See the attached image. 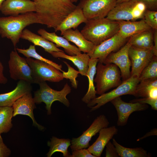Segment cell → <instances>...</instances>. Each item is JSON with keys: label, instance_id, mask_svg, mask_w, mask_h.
<instances>
[{"label": "cell", "instance_id": "obj_1", "mask_svg": "<svg viewBox=\"0 0 157 157\" xmlns=\"http://www.w3.org/2000/svg\"><path fill=\"white\" fill-rule=\"evenodd\" d=\"M40 24L54 29L76 8L69 0H34Z\"/></svg>", "mask_w": 157, "mask_h": 157}, {"label": "cell", "instance_id": "obj_2", "mask_svg": "<svg viewBox=\"0 0 157 157\" xmlns=\"http://www.w3.org/2000/svg\"><path fill=\"white\" fill-rule=\"evenodd\" d=\"M40 22L36 13L29 12L17 15L0 17V35L11 40L15 49L22 32L27 26Z\"/></svg>", "mask_w": 157, "mask_h": 157}, {"label": "cell", "instance_id": "obj_3", "mask_svg": "<svg viewBox=\"0 0 157 157\" xmlns=\"http://www.w3.org/2000/svg\"><path fill=\"white\" fill-rule=\"evenodd\" d=\"M85 24L81 32L95 46L112 37L119 31L118 22L107 17L88 20Z\"/></svg>", "mask_w": 157, "mask_h": 157}, {"label": "cell", "instance_id": "obj_4", "mask_svg": "<svg viewBox=\"0 0 157 157\" xmlns=\"http://www.w3.org/2000/svg\"><path fill=\"white\" fill-rule=\"evenodd\" d=\"M96 75L94 81L96 83V94L101 95L122 83L121 72L118 67L113 63L104 64L98 62Z\"/></svg>", "mask_w": 157, "mask_h": 157}, {"label": "cell", "instance_id": "obj_5", "mask_svg": "<svg viewBox=\"0 0 157 157\" xmlns=\"http://www.w3.org/2000/svg\"><path fill=\"white\" fill-rule=\"evenodd\" d=\"M39 89L35 91L33 97L35 103L39 104L44 102L46 105L47 114H51V106L55 101H58L67 107H69L70 104L66 96L71 91L70 87L66 83L60 91L54 90L51 88L46 83H39Z\"/></svg>", "mask_w": 157, "mask_h": 157}, {"label": "cell", "instance_id": "obj_6", "mask_svg": "<svg viewBox=\"0 0 157 157\" xmlns=\"http://www.w3.org/2000/svg\"><path fill=\"white\" fill-rule=\"evenodd\" d=\"M140 81L138 77L131 76L129 78L123 81L115 89L91 100L87 104V106L91 108L90 111L92 112L99 109L113 99L122 95L129 94L136 96V88Z\"/></svg>", "mask_w": 157, "mask_h": 157}, {"label": "cell", "instance_id": "obj_7", "mask_svg": "<svg viewBox=\"0 0 157 157\" xmlns=\"http://www.w3.org/2000/svg\"><path fill=\"white\" fill-rule=\"evenodd\" d=\"M146 10L142 3L137 0H131L117 4L106 17L115 21H135L143 19Z\"/></svg>", "mask_w": 157, "mask_h": 157}, {"label": "cell", "instance_id": "obj_8", "mask_svg": "<svg viewBox=\"0 0 157 157\" xmlns=\"http://www.w3.org/2000/svg\"><path fill=\"white\" fill-rule=\"evenodd\" d=\"M26 59L32 69L35 83L46 81L58 82L64 78L59 70L49 64L31 58Z\"/></svg>", "mask_w": 157, "mask_h": 157}, {"label": "cell", "instance_id": "obj_9", "mask_svg": "<svg viewBox=\"0 0 157 157\" xmlns=\"http://www.w3.org/2000/svg\"><path fill=\"white\" fill-rule=\"evenodd\" d=\"M8 65L10 76L12 79L35 83L32 69L26 58L20 56L16 49L10 53Z\"/></svg>", "mask_w": 157, "mask_h": 157}, {"label": "cell", "instance_id": "obj_10", "mask_svg": "<svg viewBox=\"0 0 157 157\" xmlns=\"http://www.w3.org/2000/svg\"><path fill=\"white\" fill-rule=\"evenodd\" d=\"M117 0H81L77 5L88 20L106 17L117 4Z\"/></svg>", "mask_w": 157, "mask_h": 157}, {"label": "cell", "instance_id": "obj_11", "mask_svg": "<svg viewBox=\"0 0 157 157\" xmlns=\"http://www.w3.org/2000/svg\"><path fill=\"white\" fill-rule=\"evenodd\" d=\"M109 124V122L105 115H101L97 117L80 136L72 138L70 146L72 151L88 147L92 137L102 129L107 127Z\"/></svg>", "mask_w": 157, "mask_h": 157}, {"label": "cell", "instance_id": "obj_12", "mask_svg": "<svg viewBox=\"0 0 157 157\" xmlns=\"http://www.w3.org/2000/svg\"><path fill=\"white\" fill-rule=\"evenodd\" d=\"M127 39L122 37L118 32L110 38L95 46L92 52L88 54L90 58H97L98 62L102 63L109 54L123 47Z\"/></svg>", "mask_w": 157, "mask_h": 157}, {"label": "cell", "instance_id": "obj_13", "mask_svg": "<svg viewBox=\"0 0 157 157\" xmlns=\"http://www.w3.org/2000/svg\"><path fill=\"white\" fill-rule=\"evenodd\" d=\"M131 46L128 41L116 52L109 54L102 62L104 64L113 63L116 65L119 69L123 81L131 77V63L129 55Z\"/></svg>", "mask_w": 157, "mask_h": 157}, {"label": "cell", "instance_id": "obj_14", "mask_svg": "<svg viewBox=\"0 0 157 157\" xmlns=\"http://www.w3.org/2000/svg\"><path fill=\"white\" fill-rule=\"evenodd\" d=\"M110 102L115 108L117 113L118 126L126 125L131 114L136 111L145 110L149 107L147 104L138 102L127 103L122 100L120 97L116 98Z\"/></svg>", "mask_w": 157, "mask_h": 157}, {"label": "cell", "instance_id": "obj_15", "mask_svg": "<svg viewBox=\"0 0 157 157\" xmlns=\"http://www.w3.org/2000/svg\"><path fill=\"white\" fill-rule=\"evenodd\" d=\"M35 103L33 97L31 92L27 93L19 98L13 104V117L18 115H27L32 119L33 125L40 131L44 127L38 124L34 118L33 110L36 108Z\"/></svg>", "mask_w": 157, "mask_h": 157}, {"label": "cell", "instance_id": "obj_16", "mask_svg": "<svg viewBox=\"0 0 157 157\" xmlns=\"http://www.w3.org/2000/svg\"><path fill=\"white\" fill-rule=\"evenodd\" d=\"M0 10L5 15H17L20 14L35 12L34 2L30 0H5Z\"/></svg>", "mask_w": 157, "mask_h": 157}, {"label": "cell", "instance_id": "obj_17", "mask_svg": "<svg viewBox=\"0 0 157 157\" xmlns=\"http://www.w3.org/2000/svg\"><path fill=\"white\" fill-rule=\"evenodd\" d=\"M31 84L19 80L15 88L10 92L0 94V107H12L14 103L24 94L31 92Z\"/></svg>", "mask_w": 157, "mask_h": 157}, {"label": "cell", "instance_id": "obj_18", "mask_svg": "<svg viewBox=\"0 0 157 157\" xmlns=\"http://www.w3.org/2000/svg\"><path fill=\"white\" fill-rule=\"evenodd\" d=\"M118 129L115 126L101 129L99 137L88 148L89 151L96 157L101 156L107 143L117 134Z\"/></svg>", "mask_w": 157, "mask_h": 157}, {"label": "cell", "instance_id": "obj_19", "mask_svg": "<svg viewBox=\"0 0 157 157\" xmlns=\"http://www.w3.org/2000/svg\"><path fill=\"white\" fill-rule=\"evenodd\" d=\"M119 25V32L123 38L127 39L139 33L151 29L144 19L138 21H117Z\"/></svg>", "mask_w": 157, "mask_h": 157}, {"label": "cell", "instance_id": "obj_20", "mask_svg": "<svg viewBox=\"0 0 157 157\" xmlns=\"http://www.w3.org/2000/svg\"><path fill=\"white\" fill-rule=\"evenodd\" d=\"M38 33L48 41L55 44L57 47H62L68 55L74 56L81 53V51L76 46L71 44L63 37L57 35L55 32L49 33L44 29L40 28Z\"/></svg>", "mask_w": 157, "mask_h": 157}, {"label": "cell", "instance_id": "obj_21", "mask_svg": "<svg viewBox=\"0 0 157 157\" xmlns=\"http://www.w3.org/2000/svg\"><path fill=\"white\" fill-rule=\"evenodd\" d=\"M87 20L82 9L77 6L75 9L54 29V31H60L61 34L67 30L77 28L80 24L83 23H85Z\"/></svg>", "mask_w": 157, "mask_h": 157}, {"label": "cell", "instance_id": "obj_22", "mask_svg": "<svg viewBox=\"0 0 157 157\" xmlns=\"http://www.w3.org/2000/svg\"><path fill=\"white\" fill-rule=\"evenodd\" d=\"M68 41L75 44L81 51L89 54L93 49L94 45L87 40L79 30H67L61 34Z\"/></svg>", "mask_w": 157, "mask_h": 157}, {"label": "cell", "instance_id": "obj_23", "mask_svg": "<svg viewBox=\"0 0 157 157\" xmlns=\"http://www.w3.org/2000/svg\"><path fill=\"white\" fill-rule=\"evenodd\" d=\"M50 53L54 58H63L71 61L78 68L79 74L82 76H86L90 58L87 53H81L70 56L66 54L64 51H53Z\"/></svg>", "mask_w": 157, "mask_h": 157}, {"label": "cell", "instance_id": "obj_24", "mask_svg": "<svg viewBox=\"0 0 157 157\" xmlns=\"http://www.w3.org/2000/svg\"><path fill=\"white\" fill-rule=\"evenodd\" d=\"M21 38L32 43L35 46L41 47L46 51L49 53L53 51H63L58 48L54 43L27 29L23 30Z\"/></svg>", "mask_w": 157, "mask_h": 157}, {"label": "cell", "instance_id": "obj_25", "mask_svg": "<svg viewBox=\"0 0 157 157\" xmlns=\"http://www.w3.org/2000/svg\"><path fill=\"white\" fill-rule=\"evenodd\" d=\"M152 29L139 33L130 37L128 41L131 46L147 49H152L153 31Z\"/></svg>", "mask_w": 157, "mask_h": 157}, {"label": "cell", "instance_id": "obj_26", "mask_svg": "<svg viewBox=\"0 0 157 157\" xmlns=\"http://www.w3.org/2000/svg\"><path fill=\"white\" fill-rule=\"evenodd\" d=\"M98 61L97 58H90L89 62L88 69L86 76L88 79V88L86 94L82 99V101L87 104L96 97V91L94 82L96 73V66Z\"/></svg>", "mask_w": 157, "mask_h": 157}, {"label": "cell", "instance_id": "obj_27", "mask_svg": "<svg viewBox=\"0 0 157 157\" xmlns=\"http://www.w3.org/2000/svg\"><path fill=\"white\" fill-rule=\"evenodd\" d=\"M47 145L50 148L47 154L48 157H51L55 153L60 152L65 157H69L70 155L68 150V147L71 144V140L69 139H59L53 136L50 141L47 142Z\"/></svg>", "mask_w": 157, "mask_h": 157}, {"label": "cell", "instance_id": "obj_28", "mask_svg": "<svg viewBox=\"0 0 157 157\" xmlns=\"http://www.w3.org/2000/svg\"><path fill=\"white\" fill-rule=\"evenodd\" d=\"M113 143L120 157H147V151L142 147L133 148L126 147L119 144L114 138L113 140Z\"/></svg>", "mask_w": 157, "mask_h": 157}, {"label": "cell", "instance_id": "obj_29", "mask_svg": "<svg viewBox=\"0 0 157 157\" xmlns=\"http://www.w3.org/2000/svg\"><path fill=\"white\" fill-rule=\"evenodd\" d=\"M13 111L12 106L0 107V135L7 133L13 127Z\"/></svg>", "mask_w": 157, "mask_h": 157}, {"label": "cell", "instance_id": "obj_30", "mask_svg": "<svg viewBox=\"0 0 157 157\" xmlns=\"http://www.w3.org/2000/svg\"><path fill=\"white\" fill-rule=\"evenodd\" d=\"M18 53H20L27 58H33L36 60L44 62L55 67L60 71L62 72V66L61 64L59 65L53 61L44 58L38 54L36 52L35 46L31 45L28 49H26L17 48L16 49Z\"/></svg>", "mask_w": 157, "mask_h": 157}, {"label": "cell", "instance_id": "obj_31", "mask_svg": "<svg viewBox=\"0 0 157 157\" xmlns=\"http://www.w3.org/2000/svg\"><path fill=\"white\" fill-rule=\"evenodd\" d=\"M157 88V79H147L140 81L136 88V96L149 97L150 91Z\"/></svg>", "mask_w": 157, "mask_h": 157}, {"label": "cell", "instance_id": "obj_32", "mask_svg": "<svg viewBox=\"0 0 157 157\" xmlns=\"http://www.w3.org/2000/svg\"><path fill=\"white\" fill-rule=\"evenodd\" d=\"M129 55L132 66L131 76H136L139 77L143 69L149 62L129 52Z\"/></svg>", "mask_w": 157, "mask_h": 157}, {"label": "cell", "instance_id": "obj_33", "mask_svg": "<svg viewBox=\"0 0 157 157\" xmlns=\"http://www.w3.org/2000/svg\"><path fill=\"white\" fill-rule=\"evenodd\" d=\"M157 56H154L151 60L142 71L140 81L147 79H157Z\"/></svg>", "mask_w": 157, "mask_h": 157}, {"label": "cell", "instance_id": "obj_34", "mask_svg": "<svg viewBox=\"0 0 157 157\" xmlns=\"http://www.w3.org/2000/svg\"><path fill=\"white\" fill-rule=\"evenodd\" d=\"M129 52L150 62L154 56L152 49L140 48L131 46Z\"/></svg>", "mask_w": 157, "mask_h": 157}, {"label": "cell", "instance_id": "obj_35", "mask_svg": "<svg viewBox=\"0 0 157 157\" xmlns=\"http://www.w3.org/2000/svg\"><path fill=\"white\" fill-rule=\"evenodd\" d=\"M143 19L146 23L153 30H157V11L147 9Z\"/></svg>", "mask_w": 157, "mask_h": 157}, {"label": "cell", "instance_id": "obj_36", "mask_svg": "<svg viewBox=\"0 0 157 157\" xmlns=\"http://www.w3.org/2000/svg\"><path fill=\"white\" fill-rule=\"evenodd\" d=\"M63 62L67 66L68 70L67 72L63 71V77L64 78L69 79L72 86L76 89L77 87V83L76 78L78 76V74L79 72L72 67L66 62L63 61Z\"/></svg>", "mask_w": 157, "mask_h": 157}, {"label": "cell", "instance_id": "obj_37", "mask_svg": "<svg viewBox=\"0 0 157 157\" xmlns=\"http://www.w3.org/2000/svg\"><path fill=\"white\" fill-rule=\"evenodd\" d=\"M131 102H138L142 104H148L153 110H157V99H154L149 97L143 98L141 99H133Z\"/></svg>", "mask_w": 157, "mask_h": 157}, {"label": "cell", "instance_id": "obj_38", "mask_svg": "<svg viewBox=\"0 0 157 157\" xmlns=\"http://www.w3.org/2000/svg\"><path fill=\"white\" fill-rule=\"evenodd\" d=\"M69 157H96L85 148L75 150L72 151V154Z\"/></svg>", "mask_w": 157, "mask_h": 157}, {"label": "cell", "instance_id": "obj_39", "mask_svg": "<svg viewBox=\"0 0 157 157\" xmlns=\"http://www.w3.org/2000/svg\"><path fill=\"white\" fill-rule=\"evenodd\" d=\"M106 147L105 157H118L119 156L113 144L109 141L106 146Z\"/></svg>", "mask_w": 157, "mask_h": 157}, {"label": "cell", "instance_id": "obj_40", "mask_svg": "<svg viewBox=\"0 0 157 157\" xmlns=\"http://www.w3.org/2000/svg\"><path fill=\"white\" fill-rule=\"evenodd\" d=\"M11 154V151L3 142L0 135V157H8Z\"/></svg>", "mask_w": 157, "mask_h": 157}, {"label": "cell", "instance_id": "obj_41", "mask_svg": "<svg viewBox=\"0 0 157 157\" xmlns=\"http://www.w3.org/2000/svg\"><path fill=\"white\" fill-rule=\"evenodd\" d=\"M145 6L147 9L156 11L157 9V0H137Z\"/></svg>", "mask_w": 157, "mask_h": 157}, {"label": "cell", "instance_id": "obj_42", "mask_svg": "<svg viewBox=\"0 0 157 157\" xmlns=\"http://www.w3.org/2000/svg\"><path fill=\"white\" fill-rule=\"evenodd\" d=\"M4 67L1 62L0 61V84H5L8 82L7 78L3 74Z\"/></svg>", "mask_w": 157, "mask_h": 157}, {"label": "cell", "instance_id": "obj_43", "mask_svg": "<svg viewBox=\"0 0 157 157\" xmlns=\"http://www.w3.org/2000/svg\"><path fill=\"white\" fill-rule=\"evenodd\" d=\"M153 46L152 50L154 56H157V30H154Z\"/></svg>", "mask_w": 157, "mask_h": 157}, {"label": "cell", "instance_id": "obj_44", "mask_svg": "<svg viewBox=\"0 0 157 157\" xmlns=\"http://www.w3.org/2000/svg\"><path fill=\"white\" fill-rule=\"evenodd\" d=\"M157 135V129L155 128L151 130V131L150 132L146 133L143 137L138 138V139H137V141H139L151 135Z\"/></svg>", "mask_w": 157, "mask_h": 157}, {"label": "cell", "instance_id": "obj_45", "mask_svg": "<svg viewBox=\"0 0 157 157\" xmlns=\"http://www.w3.org/2000/svg\"><path fill=\"white\" fill-rule=\"evenodd\" d=\"M131 0H117V4L120 3H121L129 1Z\"/></svg>", "mask_w": 157, "mask_h": 157}, {"label": "cell", "instance_id": "obj_46", "mask_svg": "<svg viewBox=\"0 0 157 157\" xmlns=\"http://www.w3.org/2000/svg\"><path fill=\"white\" fill-rule=\"evenodd\" d=\"M5 0H0V10L3 3Z\"/></svg>", "mask_w": 157, "mask_h": 157}, {"label": "cell", "instance_id": "obj_47", "mask_svg": "<svg viewBox=\"0 0 157 157\" xmlns=\"http://www.w3.org/2000/svg\"><path fill=\"white\" fill-rule=\"evenodd\" d=\"M71 2L74 3L77 2L78 0H69Z\"/></svg>", "mask_w": 157, "mask_h": 157}]
</instances>
